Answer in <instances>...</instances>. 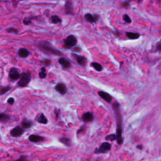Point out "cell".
<instances>
[{"mask_svg":"<svg viewBox=\"0 0 161 161\" xmlns=\"http://www.w3.org/2000/svg\"><path fill=\"white\" fill-rule=\"evenodd\" d=\"M7 31L10 34H18V31L17 29H16L13 27H10L7 29Z\"/></svg>","mask_w":161,"mask_h":161,"instance_id":"obj_27","label":"cell"},{"mask_svg":"<svg viewBox=\"0 0 161 161\" xmlns=\"http://www.w3.org/2000/svg\"><path fill=\"white\" fill-rule=\"evenodd\" d=\"M39 75L40 78H41V79H44V78H45L46 76H47V74H46L45 72H42V71H41V72L39 73Z\"/></svg>","mask_w":161,"mask_h":161,"instance_id":"obj_31","label":"cell"},{"mask_svg":"<svg viewBox=\"0 0 161 161\" xmlns=\"http://www.w3.org/2000/svg\"><path fill=\"white\" fill-rule=\"evenodd\" d=\"M24 133V129L23 128L17 126L15 127L14 128L11 130L10 134L11 135L14 137H18L21 135H22Z\"/></svg>","mask_w":161,"mask_h":161,"instance_id":"obj_6","label":"cell"},{"mask_svg":"<svg viewBox=\"0 0 161 161\" xmlns=\"http://www.w3.org/2000/svg\"><path fill=\"white\" fill-rule=\"evenodd\" d=\"M37 121L40 123H42V124H47L48 120L47 119V118L44 116V115L42 113L39 117V119H37Z\"/></svg>","mask_w":161,"mask_h":161,"instance_id":"obj_21","label":"cell"},{"mask_svg":"<svg viewBox=\"0 0 161 161\" xmlns=\"http://www.w3.org/2000/svg\"><path fill=\"white\" fill-rule=\"evenodd\" d=\"M121 7L124 8H128L130 7V3L129 2H124L121 4Z\"/></svg>","mask_w":161,"mask_h":161,"instance_id":"obj_33","label":"cell"},{"mask_svg":"<svg viewBox=\"0 0 161 161\" xmlns=\"http://www.w3.org/2000/svg\"><path fill=\"white\" fill-rule=\"evenodd\" d=\"M98 95L102 99H103L105 101H106L107 103H111V102L112 101V96L110 94L105 92V91H99Z\"/></svg>","mask_w":161,"mask_h":161,"instance_id":"obj_11","label":"cell"},{"mask_svg":"<svg viewBox=\"0 0 161 161\" xmlns=\"http://www.w3.org/2000/svg\"><path fill=\"white\" fill-rule=\"evenodd\" d=\"M15 161H28V159L26 155H22V156H21L18 159Z\"/></svg>","mask_w":161,"mask_h":161,"instance_id":"obj_30","label":"cell"},{"mask_svg":"<svg viewBox=\"0 0 161 161\" xmlns=\"http://www.w3.org/2000/svg\"><path fill=\"white\" fill-rule=\"evenodd\" d=\"M91 66H92L96 71H101L103 70V67L100 64L98 63V62H92L91 64Z\"/></svg>","mask_w":161,"mask_h":161,"instance_id":"obj_19","label":"cell"},{"mask_svg":"<svg viewBox=\"0 0 161 161\" xmlns=\"http://www.w3.org/2000/svg\"><path fill=\"white\" fill-rule=\"evenodd\" d=\"M55 89L62 95H64L67 93V88L66 86V85L63 83L57 84L56 86Z\"/></svg>","mask_w":161,"mask_h":161,"instance_id":"obj_10","label":"cell"},{"mask_svg":"<svg viewBox=\"0 0 161 161\" xmlns=\"http://www.w3.org/2000/svg\"><path fill=\"white\" fill-rule=\"evenodd\" d=\"M138 1H142V0H138Z\"/></svg>","mask_w":161,"mask_h":161,"instance_id":"obj_37","label":"cell"},{"mask_svg":"<svg viewBox=\"0 0 161 161\" xmlns=\"http://www.w3.org/2000/svg\"><path fill=\"white\" fill-rule=\"evenodd\" d=\"M21 125H22V127L24 129H28L32 126V122L25 119L21 122Z\"/></svg>","mask_w":161,"mask_h":161,"instance_id":"obj_18","label":"cell"},{"mask_svg":"<svg viewBox=\"0 0 161 161\" xmlns=\"http://www.w3.org/2000/svg\"><path fill=\"white\" fill-rule=\"evenodd\" d=\"M9 78L13 80H16L20 79V74H19L17 68L12 67L10 69L9 72Z\"/></svg>","mask_w":161,"mask_h":161,"instance_id":"obj_8","label":"cell"},{"mask_svg":"<svg viewBox=\"0 0 161 161\" xmlns=\"http://www.w3.org/2000/svg\"><path fill=\"white\" fill-rule=\"evenodd\" d=\"M84 130H85V126H83V127H81L80 128V129L78 131L77 133L79 134V133H81V132H82L83 131H84Z\"/></svg>","mask_w":161,"mask_h":161,"instance_id":"obj_34","label":"cell"},{"mask_svg":"<svg viewBox=\"0 0 161 161\" xmlns=\"http://www.w3.org/2000/svg\"><path fill=\"white\" fill-rule=\"evenodd\" d=\"M59 141L64 143V145L67 146H70V143H71V141L70 139L67 138V137H62L59 139Z\"/></svg>","mask_w":161,"mask_h":161,"instance_id":"obj_23","label":"cell"},{"mask_svg":"<svg viewBox=\"0 0 161 161\" xmlns=\"http://www.w3.org/2000/svg\"><path fill=\"white\" fill-rule=\"evenodd\" d=\"M51 19V21L54 24H57L62 22V19L61 18H59L57 15H53L50 17Z\"/></svg>","mask_w":161,"mask_h":161,"instance_id":"obj_20","label":"cell"},{"mask_svg":"<svg viewBox=\"0 0 161 161\" xmlns=\"http://www.w3.org/2000/svg\"><path fill=\"white\" fill-rule=\"evenodd\" d=\"M72 56L75 57V59H76L78 63L79 64V65L84 66L86 64L87 59L85 57L81 56H78L77 54H75V53H72Z\"/></svg>","mask_w":161,"mask_h":161,"instance_id":"obj_12","label":"cell"},{"mask_svg":"<svg viewBox=\"0 0 161 161\" xmlns=\"http://www.w3.org/2000/svg\"><path fill=\"white\" fill-rule=\"evenodd\" d=\"M157 50H158L159 51H160V52H161V45H158L157 47Z\"/></svg>","mask_w":161,"mask_h":161,"instance_id":"obj_36","label":"cell"},{"mask_svg":"<svg viewBox=\"0 0 161 161\" xmlns=\"http://www.w3.org/2000/svg\"><path fill=\"white\" fill-rule=\"evenodd\" d=\"M11 89L10 86H4V87H1V89H0V94L1 95H3L4 93H7L8 91Z\"/></svg>","mask_w":161,"mask_h":161,"instance_id":"obj_26","label":"cell"},{"mask_svg":"<svg viewBox=\"0 0 161 161\" xmlns=\"http://www.w3.org/2000/svg\"><path fill=\"white\" fill-rule=\"evenodd\" d=\"M100 18V16L98 15H92L91 13H86L84 15V19L86 21L91 23H94L97 22Z\"/></svg>","mask_w":161,"mask_h":161,"instance_id":"obj_7","label":"cell"},{"mask_svg":"<svg viewBox=\"0 0 161 161\" xmlns=\"http://www.w3.org/2000/svg\"><path fill=\"white\" fill-rule=\"evenodd\" d=\"M30 52L26 49H25V48H21V49H20L18 52V54L19 57L21 58L28 57L30 55Z\"/></svg>","mask_w":161,"mask_h":161,"instance_id":"obj_16","label":"cell"},{"mask_svg":"<svg viewBox=\"0 0 161 161\" xmlns=\"http://www.w3.org/2000/svg\"><path fill=\"white\" fill-rule=\"evenodd\" d=\"M137 148L138 149L142 150V148H143V146H141V145H138V146H137Z\"/></svg>","mask_w":161,"mask_h":161,"instance_id":"obj_35","label":"cell"},{"mask_svg":"<svg viewBox=\"0 0 161 161\" xmlns=\"http://www.w3.org/2000/svg\"><path fill=\"white\" fill-rule=\"evenodd\" d=\"M29 139L30 142H34V143L41 142L44 141L45 140V138L43 137L37 135H31L29 136Z\"/></svg>","mask_w":161,"mask_h":161,"instance_id":"obj_13","label":"cell"},{"mask_svg":"<svg viewBox=\"0 0 161 161\" xmlns=\"http://www.w3.org/2000/svg\"><path fill=\"white\" fill-rule=\"evenodd\" d=\"M35 17H26L23 19V23L25 25H29L31 23V20L33 19H35Z\"/></svg>","mask_w":161,"mask_h":161,"instance_id":"obj_24","label":"cell"},{"mask_svg":"<svg viewBox=\"0 0 161 161\" xmlns=\"http://www.w3.org/2000/svg\"><path fill=\"white\" fill-rule=\"evenodd\" d=\"M123 20H124L126 23H130L132 22L131 18H130L129 16H128L127 14H125L123 16Z\"/></svg>","mask_w":161,"mask_h":161,"instance_id":"obj_28","label":"cell"},{"mask_svg":"<svg viewBox=\"0 0 161 161\" xmlns=\"http://www.w3.org/2000/svg\"><path fill=\"white\" fill-rule=\"evenodd\" d=\"M59 63L62 66L63 69H68L71 66V62L64 57H61L59 59Z\"/></svg>","mask_w":161,"mask_h":161,"instance_id":"obj_14","label":"cell"},{"mask_svg":"<svg viewBox=\"0 0 161 161\" xmlns=\"http://www.w3.org/2000/svg\"><path fill=\"white\" fill-rule=\"evenodd\" d=\"M14 102H15V100L13 98H8V100H7V103L11 105H13L14 103Z\"/></svg>","mask_w":161,"mask_h":161,"instance_id":"obj_32","label":"cell"},{"mask_svg":"<svg viewBox=\"0 0 161 161\" xmlns=\"http://www.w3.org/2000/svg\"><path fill=\"white\" fill-rule=\"evenodd\" d=\"M113 109L115 111L116 116V141L119 145H121L123 142L122 137V119L120 110V105L118 102H115L112 105Z\"/></svg>","mask_w":161,"mask_h":161,"instance_id":"obj_1","label":"cell"},{"mask_svg":"<svg viewBox=\"0 0 161 161\" xmlns=\"http://www.w3.org/2000/svg\"><path fill=\"white\" fill-rule=\"evenodd\" d=\"M31 80V75L29 72H24L20 74L18 86L20 88H24L27 86Z\"/></svg>","mask_w":161,"mask_h":161,"instance_id":"obj_3","label":"cell"},{"mask_svg":"<svg viewBox=\"0 0 161 161\" xmlns=\"http://www.w3.org/2000/svg\"><path fill=\"white\" fill-rule=\"evenodd\" d=\"M65 13L67 15H73L74 9L71 0H67L65 3Z\"/></svg>","mask_w":161,"mask_h":161,"instance_id":"obj_9","label":"cell"},{"mask_svg":"<svg viewBox=\"0 0 161 161\" xmlns=\"http://www.w3.org/2000/svg\"><path fill=\"white\" fill-rule=\"evenodd\" d=\"M41 63L46 66H48L51 64V61L49 59H43L42 61H41Z\"/></svg>","mask_w":161,"mask_h":161,"instance_id":"obj_29","label":"cell"},{"mask_svg":"<svg viewBox=\"0 0 161 161\" xmlns=\"http://www.w3.org/2000/svg\"><path fill=\"white\" fill-rule=\"evenodd\" d=\"M126 35L128 39L131 40L137 39L140 37V34L137 33H133V32H127Z\"/></svg>","mask_w":161,"mask_h":161,"instance_id":"obj_17","label":"cell"},{"mask_svg":"<svg viewBox=\"0 0 161 161\" xmlns=\"http://www.w3.org/2000/svg\"><path fill=\"white\" fill-rule=\"evenodd\" d=\"M105 139L106 141H114L117 139L116 134H111V135H107L105 137Z\"/></svg>","mask_w":161,"mask_h":161,"instance_id":"obj_25","label":"cell"},{"mask_svg":"<svg viewBox=\"0 0 161 161\" xmlns=\"http://www.w3.org/2000/svg\"><path fill=\"white\" fill-rule=\"evenodd\" d=\"M64 47L69 49L76 45L77 39L76 38V37L74 36L73 35H70L67 37L66 39H64Z\"/></svg>","mask_w":161,"mask_h":161,"instance_id":"obj_4","label":"cell"},{"mask_svg":"<svg viewBox=\"0 0 161 161\" xmlns=\"http://www.w3.org/2000/svg\"><path fill=\"white\" fill-rule=\"evenodd\" d=\"M39 47L40 49L45 53H50V54L56 55V56H62V53L59 51L57 49H53V48L49 44V42H40Z\"/></svg>","mask_w":161,"mask_h":161,"instance_id":"obj_2","label":"cell"},{"mask_svg":"<svg viewBox=\"0 0 161 161\" xmlns=\"http://www.w3.org/2000/svg\"><path fill=\"white\" fill-rule=\"evenodd\" d=\"M111 149V145L108 142H103L98 149H96L94 151L95 154H104L110 151Z\"/></svg>","mask_w":161,"mask_h":161,"instance_id":"obj_5","label":"cell"},{"mask_svg":"<svg viewBox=\"0 0 161 161\" xmlns=\"http://www.w3.org/2000/svg\"><path fill=\"white\" fill-rule=\"evenodd\" d=\"M10 119V117L9 115L3 113H1V115H0V120H1V122H7L8 121H9Z\"/></svg>","mask_w":161,"mask_h":161,"instance_id":"obj_22","label":"cell"},{"mask_svg":"<svg viewBox=\"0 0 161 161\" xmlns=\"http://www.w3.org/2000/svg\"><path fill=\"white\" fill-rule=\"evenodd\" d=\"M94 116L92 113L86 112L83 114L82 116V119L84 122H89L93 120Z\"/></svg>","mask_w":161,"mask_h":161,"instance_id":"obj_15","label":"cell"}]
</instances>
